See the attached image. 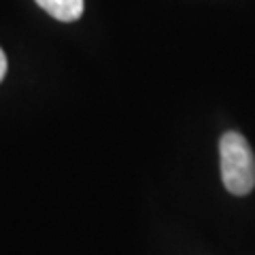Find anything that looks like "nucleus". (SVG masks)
I'll return each mask as SVG.
<instances>
[{
	"mask_svg": "<svg viewBox=\"0 0 255 255\" xmlns=\"http://www.w3.org/2000/svg\"><path fill=\"white\" fill-rule=\"evenodd\" d=\"M36 4L58 21H77L83 15V0H36Z\"/></svg>",
	"mask_w": 255,
	"mask_h": 255,
	"instance_id": "nucleus-2",
	"label": "nucleus"
},
{
	"mask_svg": "<svg viewBox=\"0 0 255 255\" xmlns=\"http://www.w3.org/2000/svg\"><path fill=\"white\" fill-rule=\"evenodd\" d=\"M221 177L230 194L247 196L255 187V155L243 134L226 132L219 140Z\"/></svg>",
	"mask_w": 255,
	"mask_h": 255,
	"instance_id": "nucleus-1",
	"label": "nucleus"
},
{
	"mask_svg": "<svg viewBox=\"0 0 255 255\" xmlns=\"http://www.w3.org/2000/svg\"><path fill=\"white\" fill-rule=\"evenodd\" d=\"M4 75H6V55L2 49H0V81L4 79Z\"/></svg>",
	"mask_w": 255,
	"mask_h": 255,
	"instance_id": "nucleus-3",
	"label": "nucleus"
}]
</instances>
